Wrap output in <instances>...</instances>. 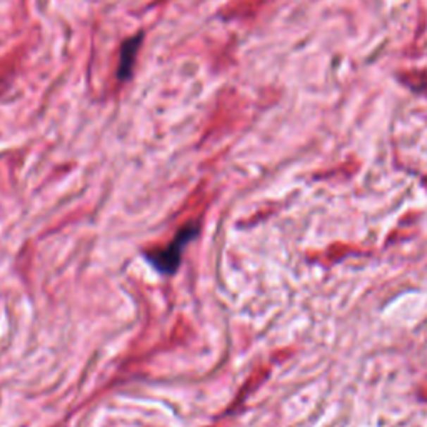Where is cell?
Wrapping results in <instances>:
<instances>
[{
  "instance_id": "obj_2",
  "label": "cell",
  "mask_w": 427,
  "mask_h": 427,
  "mask_svg": "<svg viewBox=\"0 0 427 427\" xmlns=\"http://www.w3.org/2000/svg\"><path fill=\"white\" fill-rule=\"evenodd\" d=\"M140 42H142V35H137V37L129 39L124 44L120 52V63H119V77L120 79H125V77L130 75L134 67V61H135V54H137Z\"/></svg>"
},
{
  "instance_id": "obj_1",
  "label": "cell",
  "mask_w": 427,
  "mask_h": 427,
  "mask_svg": "<svg viewBox=\"0 0 427 427\" xmlns=\"http://www.w3.org/2000/svg\"><path fill=\"white\" fill-rule=\"evenodd\" d=\"M199 229H201V227H199L197 222H189V224H185L182 229L175 234V237L172 239L169 245H166V247L162 249H154V251L145 254V257H147V261L151 262L161 274H175L180 266V259H182L185 245H187L190 240L197 237Z\"/></svg>"
}]
</instances>
